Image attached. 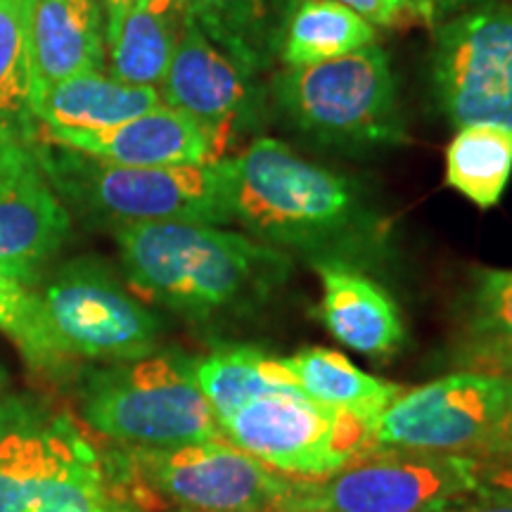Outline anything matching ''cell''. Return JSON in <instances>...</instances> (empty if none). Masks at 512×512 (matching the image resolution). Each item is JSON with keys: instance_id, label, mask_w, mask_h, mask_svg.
Segmentation results:
<instances>
[{"instance_id": "17", "label": "cell", "mask_w": 512, "mask_h": 512, "mask_svg": "<svg viewBox=\"0 0 512 512\" xmlns=\"http://www.w3.org/2000/svg\"><path fill=\"white\" fill-rule=\"evenodd\" d=\"M31 105L50 83L105 69L102 0H34L29 15Z\"/></svg>"}, {"instance_id": "27", "label": "cell", "mask_w": 512, "mask_h": 512, "mask_svg": "<svg viewBox=\"0 0 512 512\" xmlns=\"http://www.w3.org/2000/svg\"><path fill=\"white\" fill-rule=\"evenodd\" d=\"M0 332L15 342L34 373L46 375L50 380L76 377L74 368L67 366L50 347L34 287L17 280L3 268H0Z\"/></svg>"}, {"instance_id": "20", "label": "cell", "mask_w": 512, "mask_h": 512, "mask_svg": "<svg viewBox=\"0 0 512 512\" xmlns=\"http://www.w3.org/2000/svg\"><path fill=\"white\" fill-rule=\"evenodd\" d=\"M294 0H185L197 27L252 74L278 60L280 36Z\"/></svg>"}, {"instance_id": "2", "label": "cell", "mask_w": 512, "mask_h": 512, "mask_svg": "<svg viewBox=\"0 0 512 512\" xmlns=\"http://www.w3.org/2000/svg\"><path fill=\"white\" fill-rule=\"evenodd\" d=\"M114 238L128 290L190 323L259 316L292 278L290 254L219 226L140 223Z\"/></svg>"}, {"instance_id": "5", "label": "cell", "mask_w": 512, "mask_h": 512, "mask_svg": "<svg viewBox=\"0 0 512 512\" xmlns=\"http://www.w3.org/2000/svg\"><path fill=\"white\" fill-rule=\"evenodd\" d=\"M74 380L88 430L121 446L226 439L197 384L192 356L178 349L100 363L81 370Z\"/></svg>"}, {"instance_id": "19", "label": "cell", "mask_w": 512, "mask_h": 512, "mask_svg": "<svg viewBox=\"0 0 512 512\" xmlns=\"http://www.w3.org/2000/svg\"><path fill=\"white\" fill-rule=\"evenodd\" d=\"M157 105H162L159 88L131 86L105 74L72 76L34 95L41 131H105Z\"/></svg>"}, {"instance_id": "31", "label": "cell", "mask_w": 512, "mask_h": 512, "mask_svg": "<svg viewBox=\"0 0 512 512\" xmlns=\"http://www.w3.org/2000/svg\"><path fill=\"white\" fill-rule=\"evenodd\" d=\"M482 458V475L479 489L498 491L512 496V456H479Z\"/></svg>"}, {"instance_id": "34", "label": "cell", "mask_w": 512, "mask_h": 512, "mask_svg": "<svg viewBox=\"0 0 512 512\" xmlns=\"http://www.w3.org/2000/svg\"><path fill=\"white\" fill-rule=\"evenodd\" d=\"M138 0H102V8H105V15L107 12H117V10H124V8H131V5H136Z\"/></svg>"}, {"instance_id": "25", "label": "cell", "mask_w": 512, "mask_h": 512, "mask_svg": "<svg viewBox=\"0 0 512 512\" xmlns=\"http://www.w3.org/2000/svg\"><path fill=\"white\" fill-rule=\"evenodd\" d=\"M34 0H0V140L38 143L31 105L29 15Z\"/></svg>"}, {"instance_id": "30", "label": "cell", "mask_w": 512, "mask_h": 512, "mask_svg": "<svg viewBox=\"0 0 512 512\" xmlns=\"http://www.w3.org/2000/svg\"><path fill=\"white\" fill-rule=\"evenodd\" d=\"M458 370H477V373L512 377V347L477 351V354L460 356L453 361Z\"/></svg>"}, {"instance_id": "7", "label": "cell", "mask_w": 512, "mask_h": 512, "mask_svg": "<svg viewBox=\"0 0 512 512\" xmlns=\"http://www.w3.org/2000/svg\"><path fill=\"white\" fill-rule=\"evenodd\" d=\"M110 456L143 512H283L294 484L228 439L119 446Z\"/></svg>"}, {"instance_id": "26", "label": "cell", "mask_w": 512, "mask_h": 512, "mask_svg": "<svg viewBox=\"0 0 512 512\" xmlns=\"http://www.w3.org/2000/svg\"><path fill=\"white\" fill-rule=\"evenodd\" d=\"M456 354L512 347V268L475 266L456 304Z\"/></svg>"}, {"instance_id": "35", "label": "cell", "mask_w": 512, "mask_h": 512, "mask_svg": "<svg viewBox=\"0 0 512 512\" xmlns=\"http://www.w3.org/2000/svg\"><path fill=\"white\" fill-rule=\"evenodd\" d=\"M5 389H8V370H5L3 363H0V399L5 396Z\"/></svg>"}, {"instance_id": "10", "label": "cell", "mask_w": 512, "mask_h": 512, "mask_svg": "<svg viewBox=\"0 0 512 512\" xmlns=\"http://www.w3.org/2000/svg\"><path fill=\"white\" fill-rule=\"evenodd\" d=\"M482 458L380 448L325 479H294L283 512H432L479 491Z\"/></svg>"}, {"instance_id": "3", "label": "cell", "mask_w": 512, "mask_h": 512, "mask_svg": "<svg viewBox=\"0 0 512 512\" xmlns=\"http://www.w3.org/2000/svg\"><path fill=\"white\" fill-rule=\"evenodd\" d=\"M0 512H143L88 427L41 394L0 399Z\"/></svg>"}, {"instance_id": "22", "label": "cell", "mask_w": 512, "mask_h": 512, "mask_svg": "<svg viewBox=\"0 0 512 512\" xmlns=\"http://www.w3.org/2000/svg\"><path fill=\"white\" fill-rule=\"evenodd\" d=\"M377 31L339 0H294L280 36L283 67H309L373 46Z\"/></svg>"}, {"instance_id": "15", "label": "cell", "mask_w": 512, "mask_h": 512, "mask_svg": "<svg viewBox=\"0 0 512 512\" xmlns=\"http://www.w3.org/2000/svg\"><path fill=\"white\" fill-rule=\"evenodd\" d=\"M41 138L121 166H197L219 162L204 128L188 114L164 102L105 131H41Z\"/></svg>"}, {"instance_id": "13", "label": "cell", "mask_w": 512, "mask_h": 512, "mask_svg": "<svg viewBox=\"0 0 512 512\" xmlns=\"http://www.w3.org/2000/svg\"><path fill=\"white\" fill-rule=\"evenodd\" d=\"M159 98L204 128L216 159L230 157L245 140L252 143L266 124V93L256 74L223 53L190 15L159 83Z\"/></svg>"}, {"instance_id": "4", "label": "cell", "mask_w": 512, "mask_h": 512, "mask_svg": "<svg viewBox=\"0 0 512 512\" xmlns=\"http://www.w3.org/2000/svg\"><path fill=\"white\" fill-rule=\"evenodd\" d=\"M36 152L64 207L93 226L230 223L221 159L197 166H121L43 138Z\"/></svg>"}, {"instance_id": "23", "label": "cell", "mask_w": 512, "mask_h": 512, "mask_svg": "<svg viewBox=\"0 0 512 512\" xmlns=\"http://www.w3.org/2000/svg\"><path fill=\"white\" fill-rule=\"evenodd\" d=\"M192 366L219 425L259 396L297 387L283 358L256 347H219L204 356H192Z\"/></svg>"}, {"instance_id": "29", "label": "cell", "mask_w": 512, "mask_h": 512, "mask_svg": "<svg viewBox=\"0 0 512 512\" xmlns=\"http://www.w3.org/2000/svg\"><path fill=\"white\" fill-rule=\"evenodd\" d=\"M432 512H512V496L479 489L456 498V501L439 505Z\"/></svg>"}, {"instance_id": "9", "label": "cell", "mask_w": 512, "mask_h": 512, "mask_svg": "<svg viewBox=\"0 0 512 512\" xmlns=\"http://www.w3.org/2000/svg\"><path fill=\"white\" fill-rule=\"evenodd\" d=\"M221 432L230 444L290 479H325L380 451L373 422L320 406L299 387L245 403L221 422Z\"/></svg>"}, {"instance_id": "28", "label": "cell", "mask_w": 512, "mask_h": 512, "mask_svg": "<svg viewBox=\"0 0 512 512\" xmlns=\"http://www.w3.org/2000/svg\"><path fill=\"white\" fill-rule=\"evenodd\" d=\"M363 19L377 27H396V24L415 19L411 0H339Z\"/></svg>"}, {"instance_id": "18", "label": "cell", "mask_w": 512, "mask_h": 512, "mask_svg": "<svg viewBox=\"0 0 512 512\" xmlns=\"http://www.w3.org/2000/svg\"><path fill=\"white\" fill-rule=\"evenodd\" d=\"M188 17L185 0H138L105 15V69L131 86L157 88L174 60Z\"/></svg>"}, {"instance_id": "24", "label": "cell", "mask_w": 512, "mask_h": 512, "mask_svg": "<svg viewBox=\"0 0 512 512\" xmlns=\"http://www.w3.org/2000/svg\"><path fill=\"white\" fill-rule=\"evenodd\" d=\"M512 176V131L494 124L458 128L446 147V185L479 209L503 200Z\"/></svg>"}, {"instance_id": "8", "label": "cell", "mask_w": 512, "mask_h": 512, "mask_svg": "<svg viewBox=\"0 0 512 512\" xmlns=\"http://www.w3.org/2000/svg\"><path fill=\"white\" fill-rule=\"evenodd\" d=\"M50 347L74 361L117 363L155 354L162 320L98 256H79L34 285Z\"/></svg>"}, {"instance_id": "33", "label": "cell", "mask_w": 512, "mask_h": 512, "mask_svg": "<svg viewBox=\"0 0 512 512\" xmlns=\"http://www.w3.org/2000/svg\"><path fill=\"white\" fill-rule=\"evenodd\" d=\"M508 380H510L508 406H505L503 422H501V427H498L496 439L491 441L486 456H512V377H508Z\"/></svg>"}, {"instance_id": "12", "label": "cell", "mask_w": 512, "mask_h": 512, "mask_svg": "<svg viewBox=\"0 0 512 512\" xmlns=\"http://www.w3.org/2000/svg\"><path fill=\"white\" fill-rule=\"evenodd\" d=\"M508 387V377L456 370L418 389H406L377 420V446L486 456L503 422Z\"/></svg>"}, {"instance_id": "32", "label": "cell", "mask_w": 512, "mask_h": 512, "mask_svg": "<svg viewBox=\"0 0 512 512\" xmlns=\"http://www.w3.org/2000/svg\"><path fill=\"white\" fill-rule=\"evenodd\" d=\"M413 3V15L415 19H422V22L430 24H441L444 19L458 15L467 8H475L479 3H486V0H411Z\"/></svg>"}, {"instance_id": "21", "label": "cell", "mask_w": 512, "mask_h": 512, "mask_svg": "<svg viewBox=\"0 0 512 512\" xmlns=\"http://www.w3.org/2000/svg\"><path fill=\"white\" fill-rule=\"evenodd\" d=\"M294 384L320 406L354 413L377 425L380 415L406 392L401 384L368 375L339 351L309 347L283 358Z\"/></svg>"}, {"instance_id": "16", "label": "cell", "mask_w": 512, "mask_h": 512, "mask_svg": "<svg viewBox=\"0 0 512 512\" xmlns=\"http://www.w3.org/2000/svg\"><path fill=\"white\" fill-rule=\"evenodd\" d=\"M320 283L316 318L323 328L356 354L389 361L406 344L399 304L361 268L313 264Z\"/></svg>"}, {"instance_id": "1", "label": "cell", "mask_w": 512, "mask_h": 512, "mask_svg": "<svg viewBox=\"0 0 512 512\" xmlns=\"http://www.w3.org/2000/svg\"><path fill=\"white\" fill-rule=\"evenodd\" d=\"M223 162L230 223L254 240L309 264L380 266L392 221L366 185L309 162L280 140L254 138Z\"/></svg>"}, {"instance_id": "14", "label": "cell", "mask_w": 512, "mask_h": 512, "mask_svg": "<svg viewBox=\"0 0 512 512\" xmlns=\"http://www.w3.org/2000/svg\"><path fill=\"white\" fill-rule=\"evenodd\" d=\"M36 145L0 140V268L31 287L72 233Z\"/></svg>"}, {"instance_id": "6", "label": "cell", "mask_w": 512, "mask_h": 512, "mask_svg": "<svg viewBox=\"0 0 512 512\" xmlns=\"http://www.w3.org/2000/svg\"><path fill=\"white\" fill-rule=\"evenodd\" d=\"M268 93L287 124L320 145L366 152L406 140L392 60L377 43L309 67H283Z\"/></svg>"}, {"instance_id": "11", "label": "cell", "mask_w": 512, "mask_h": 512, "mask_svg": "<svg viewBox=\"0 0 512 512\" xmlns=\"http://www.w3.org/2000/svg\"><path fill=\"white\" fill-rule=\"evenodd\" d=\"M432 83L456 128L494 124L512 131V0H486L439 24Z\"/></svg>"}]
</instances>
